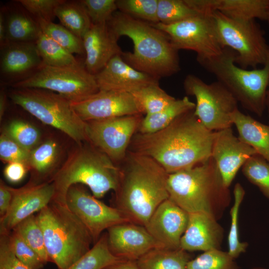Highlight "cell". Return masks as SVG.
I'll return each mask as SVG.
<instances>
[{"label": "cell", "mask_w": 269, "mask_h": 269, "mask_svg": "<svg viewBox=\"0 0 269 269\" xmlns=\"http://www.w3.org/2000/svg\"><path fill=\"white\" fill-rule=\"evenodd\" d=\"M0 269H29L15 256L10 247L8 234L0 235Z\"/></svg>", "instance_id": "bcb514c9"}, {"label": "cell", "mask_w": 269, "mask_h": 269, "mask_svg": "<svg viewBox=\"0 0 269 269\" xmlns=\"http://www.w3.org/2000/svg\"><path fill=\"white\" fill-rule=\"evenodd\" d=\"M12 231L18 234L46 264L49 262L45 248L43 231L36 215H32L19 223Z\"/></svg>", "instance_id": "836d02e7"}, {"label": "cell", "mask_w": 269, "mask_h": 269, "mask_svg": "<svg viewBox=\"0 0 269 269\" xmlns=\"http://www.w3.org/2000/svg\"><path fill=\"white\" fill-rule=\"evenodd\" d=\"M10 188L12 199L7 213L0 218V235L9 234L21 221L42 210L53 200L55 193L49 181H29L21 188Z\"/></svg>", "instance_id": "9a60e30c"}, {"label": "cell", "mask_w": 269, "mask_h": 269, "mask_svg": "<svg viewBox=\"0 0 269 269\" xmlns=\"http://www.w3.org/2000/svg\"><path fill=\"white\" fill-rule=\"evenodd\" d=\"M107 24L118 39L126 36L133 41V52H124L121 56L136 70L157 79L171 76L180 70L178 50L166 33L151 23L119 11L114 14Z\"/></svg>", "instance_id": "3957f363"}, {"label": "cell", "mask_w": 269, "mask_h": 269, "mask_svg": "<svg viewBox=\"0 0 269 269\" xmlns=\"http://www.w3.org/2000/svg\"><path fill=\"white\" fill-rule=\"evenodd\" d=\"M234 202L230 211L231 225L228 234V253L234 259L245 252L248 246L247 242L240 240L238 218L239 209L244 199L245 191L242 186L237 183L234 189Z\"/></svg>", "instance_id": "d590c367"}, {"label": "cell", "mask_w": 269, "mask_h": 269, "mask_svg": "<svg viewBox=\"0 0 269 269\" xmlns=\"http://www.w3.org/2000/svg\"><path fill=\"white\" fill-rule=\"evenodd\" d=\"M200 13L191 7L185 0H158L157 16L163 24H174Z\"/></svg>", "instance_id": "74e56055"}, {"label": "cell", "mask_w": 269, "mask_h": 269, "mask_svg": "<svg viewBox=\"0 0 269 269\" xmlns=\"http://www.w3.org/2000/svg\"><path fill=\"white\" fill-rule=\"evenodd\" d=\"M55 15L63 26L81 39L92 25L81 0H64L56 7Z\"/></svg>", "instance_id": "83f0119b"}, {"label": "cell", "mask_w": 269, "mask_h": 269, "mask_svg": "<svg viewBox=\"0 0 269 269\" xmlns=\"http://www.w3.org/2000/svg\"><path fill=\"white\" fill-rule=\"evenodd\" d=\"M42 64L35 41H8L1 46L0 70L3 74L12 77L30 75Z\"/></svg>", "instance_id": "603a6c76"}, {"label": "cell", "mask_w": 269, "mask_h": 269, "mask_svg": "<svg viewBox=\"0 0 269 269\" xmlns=\"http://www.w3.org/2000/svg\"><path fill=\"white\" fill-rule=\"evenodd\" d=\"M30 151L25 149L4 133L0 136V158L7 163L18 162L28 167ZM29 168V167H28Z\"/></svg>", "instance_id": "ee69618b"}, {"label": "cell", "mask_w": 269, "mask_h": 269, "mask_svg": "<svg viewBox=\"0 0 269 269\" xmlns=\"http://www.w3.org/2000/svg\"><path fill=\"white\" fill-rule=\"evenodd\" d=\"M238 137L269 162V125L263 124L237 109L232 116Z\"/></svg>", "instance_id": "d4e9b609"}, {"label": "cell", "mask_w": 269, "mask_h": 269, "mask_svg": "<svg viewBox=\"0 0 269 269\" xmlns=\"http://www.w3.org/2000/svg\"><path fill=\"white\" fill-rule=\"evenodd\" d=\"M158 0H117L120 11L134 18L151 24L158 22L157 9Z\"/></svg>", "instance_id": "f35d334b"}, {"label": "cell", "mask_w": 269, "mask_h": 269, "mask_svg": "<svg viewBox=\"0 0 269 269\" xmlns=\"http://www.w3.org/2000/svg\"><path fill=\"white\" fill-rule=\"evenodd\" d=\"M35 42L42 63L44 65L64 67L80 64L73 54L42 31Z\"/></svg>", "instance_id": "1f68e13d"}, {"label": "cell", "mask_w": 269, "mask_h": 269, "mask_svg": "<svg viewBox=\"0 0 269 269\" xmlns=\"http://www.w3.org/2000/svg\"><path fill=\"white\" fill-rule=\"evenodd\" d=\"M246 178L269 199V162L258 153L251 156L242 167Z\"/></svg>", "instance_id": "8d00e7d4"}, {"label": "cell", "mask_w": 269, "mask_h": 269, "mask_svg": "<svg viewBox=\"0 0 269 269\" xmlns=\"http://www.w3.org/2000/svg\"><path fill=\"white\" fill-rule=\"evenodd\" d=\"M64 0H19L17 1L27 11L36 17V21L42 20L52 22L55 17L56 7Z\"/></svg>", "instance_id": "f6af8a7d"}, {"label": "cell", "mask_w": 269, "mask_h": 269, "mask_svg": "<svg viewBox=\"0 0 269 269\" xmlns=\"http://www.w3.org/2000/svg\"><path fill=\"white\" fill-rule=\"evenodd\" d=\"M210 16L221 46L236 53L235 62L238 66L247 69L265 65L269 57V45L255 20H237L217 10Z\"/></svg>", "instance_id": "9c48e42d"}, {"label": "cell", "mask_w": 269, "mask_h": 269, "mask_svg": "<svg viewBox=\"0 0 269 269\" xmlns=\"http://www.w3.org/2000/svg\"><path fill=\"white\" fill-rule=\"evenodd\" d=\"M252 269H265V268H254Z\"/></svg>", "instance_id": "11a10c76"}, {"label": "cell", "mask_w": 269, "mask_h": 269, "mask_svg": "<svg viewBox=\"0 0 269 269\" xmlns=\"http://www.w3.org/2000/svg\"><path fill=\"white\" fill-rule=\"evenodd\" d=\"M183 87L187 95L195 97L194 114L207 129L216 132L232 127V116L238 109V102L221 83L217 81L207 84L188 74Z\"/></svg>", "instance_id": "8fae6325"}, {"label": "cell", "mask_w": 269, "mask_h": 269, "mask_svg": "<svg viewBox=\"0 0 269 269\" xmlns=\"http://www.w3.org/2000/svg\"><path fill=\"white\" fill-rule=\"evenodd\" d=\"M82 40L86 55L84 66L94 75L113 57L124 52L107 24H92Z\"/></svg>", "instance_id": "7402d4cb"}, {"label": "cell", "mask_w": 269, "mask_h": 269, "mask_svg": "<svg viewBox=\"0 0 269 269\" xmlns=\"http://www.w3.org/2000/svg\"><path fill=\"white\" fill-rule=\"evenodd\" d=\"M257 153L253 147L234 134L231 128L216 131L211 157L226 187H229L245 162Z\"/></svg>", "instance_id": "ac0fdd59"}, {"label": "cell", "mask_w": 269, "mask_h": 269, "mask_svg": "<svg viewBox=\"0 0 269 269\" xmlns=\"http://www.w3.org/2000/svg\"><path fill=\"white\" fill-rule=\"evenodd\" d=\"M266 107L269 116V89L268 90L267 93Z\"/></svg>", "instance_id": "f5cc1de1"}, {"label": "cell", "mask_w": 269, "mask_h": 269, "mask_svg": "<svg viewBox=\"0 0 269 269\" xmlns=\"http://www.w3.org/2000/svg\"><path fill=\"white\" fill-rule=\"evenodd\" d=\"M58 152V146L54 140L43 142L30 151L29 169L33 170L36 177L46 176L53 167Z\"/></svg>", "instance_id": "d6a6232c"}, {"label": "cell", "mask_w": 269, "mask_h": 269, "mask_svg": "<svg viewBox=\"0 0 269 269\" xmlns=\"http://www.w3.org/2000/svg\"><path fill=\"white\" fill-rule=\"evenodd\" d=\"M5 17L7 42H34L41 31L38 22L25 12L13 11Z\"/></svg>", "instance_id": "f1b7e54d"}, {"label": "cell", "mask_w": 269, "mask_h": 269, "mask_svg": "<svg viewBox=\"0 0 269 269\" xmlns=\"http://www.w3.org/2000/svg\"><path fill=\"white\" fill-rule=\"evenodd\" d=\"M186 269H238V266L228 252L215 249L204 252L191 260Z\"/></svg>", "instance_id": "ab89813d"}, {"label": "cell", "mask_w": 269, "mask_h": 269, "mask_svg": "<svg viewBox=\"0 0 269 269\" xmlns=\"http://www.w3.org/2000/svg\"><path fill=\"white\" fill-rule=\"evenodd\" d=\"M22 147L31 151L38 143L40 134L34 126L22 120L12 121L3 132Z\"/></svg>", "instance_id": "60d3db41"}, {"label": "cell", "mask_w": 269, "mask_h": 269, "mask_svg": "<svg viewBox=\"0 0 269 269\" xmlns=\"http://www.w3.org/2000/svg\"><path fill=\"white\" fill-rule=\"evenodd\" d=\"M66 204L86 227L94 244L104 230L116 225L131 222L120 210L105 204L90 194L79 184L73 185L69 188Z\"/></svg>", "instance_id": "5bb4252c"}, {"label": "cell", "mask_w": 269, "mask_h": 269, "mask_svg": "<svg viewBox=\"0 0 269 269\" xmlns=\"http://www.w3.org/2000/svg\"><path fill=\"white\" fill-rule=\"evenodd\" d=\"M121 260L110 251L105 232L88 252L67 269H105Z\"/></svg>", "instance_id": "f546056e"}, {"label": "cell", "mask_w": 269, "mask_h": 269, "mask_svg": "<svg viewBox=\"0 0 269 269\" xmlns=\"http://www.w3.org/2000/svg\"><path fill=\"white\" fill-rule=\"evenodd\" d=\"M10 247L16 258L29 269H41L45 263L23 239L12 231L8 234Z\"/></svg>", "instance_id": "b9f144b4"}, {"label": "cell", "mask_w": 269, "mask_h": 269, "mask_svg": "<svg viewBox=\"0 0 269 269\" xmlns=\"http://www.w3.org/2000/svg\"><path fill=\"white\" fill-rule=\"evenodd\" d=\"M211 13H200L178 22L165 25L160 22L151 24L169 37L178 50L195 51L197 60L219 55L223 48L218 39Z\"/></svg>", "instance_id": "7c38bea8"}, {"label": "cell", "mask_w": 269, "mask_h": 269, "mask_svg": "<svg viewBox=\"0 0 269 269\" xmlns=\"http://www.w3.org/2000/svg\"><path fill=\"white\" fill-rule=\"evenodd\" d=\"M81 2L94 25L107 24L118 9L115 0H83Z\"/></svg>", "instance_id": "7bdbcfd3"}, {"label": "cell", "mask_w": 269, "mask_h": 269, "mask_svg": "<svg viewBox=\"0 0 269 269\" xmlns=\"http://www.w3.org/2000/svg\"><path fill=\"white\" fill-rule=\"evenodd\" d=\"M28 169V167L23 163L10 162L5 167L3 173L8 181L15 183L23 179Z\"/></svg>", "instance_id": "7dc6e473"}, {"label": "cell", "mask_w": 269, "mask_h": 269, "mask_svg": "<svg viewBox=\"0 0 269 269\" xmlns=\"http://www.w3.org/2000/svg\"><path fill=\"white\" fill-rule=\"evenodd\" d=\"M6 107V96L3 90L0 93V119L1 120Z\"/></svg>", "instance_id": "816d5d0a"}, {"label": "cell", "mask_w": 269, "mask_h": 269, "mask_svg": "<svg viewBox=\"0 0 269 269\" xmlns=\"http://www.w3.org/2000/svg\"><path fill=\"white\" fill-rule=\"evenodd\" d=\"M236 53L225 47L218 56L197 60L213 74L246 110L261 117L266 109L269 85V57L262 68L248 70L235 62Z\"/></svg>", "instance_id": "52a82bcc"}, {"label": "cell", "mask_w": 269, "mask_h": 269, "mask_svg": "<svg viewBox=\"0 0 269 269\" xmlns=\"http://www.w3.org/2000/svg\"><path fill=\"white\" fill-rule=\"evenodd\" d=\"M266 21H267V22H268L269 24V0H268V8H267Z\"/></svg>", "instance_id": "db71d44e"}, {"label": "cell", "mask_w": 269, "mask_h": 269, "mask_svg": "<svg viewBox=\"0 0 269 269\" xmlns=\"http://www.w3.org/2000/svg\"><path fill=\"white\" fill-rule=\"evenodd\" d=\"M105 269H138L135 261L121 260Z\"/></svg>", "instance_id": "681fc988"}, {"label": "cell", "mask_w": 269, "mask_h": 269, "mask_svg": "<svg viewBox=\"0 0 269 269\" xmlns=\"http://www.w3.org/2000/svg\"><path fill=\"white\" fill-rule=\"evenodd\" d=\"M79 117L85 122L141 114L132 94L99 90L82 100L71 102Z\"/></svg>", "instance_id": "2e32d148"}, {"label": "cell", "mask_w": 269, "mask_h": 269, "mask_svg": "<svg viewBox=\"0 0 269 269\" xmlns=\"http://www.w3.org/2000/svg\"><path fill=\"white\" fill-rule=\"evenodd\" d=\"M188 214L187 228L180 240V249L186 252L220 249L224 230L217 220L204 212Z\"/></svg>", "instance_id": "44dd1931"}, {"label": "cell", "mask_w": 269, "mask_h": 269, "mask_svg": "<svg viewBox=\"0 0 269 269\" xmlns=\"http://www.w3.org/2000/svg\"><path fill=\"white\" fill-rule=\"evenodd\" d=\"M268 0H195L194 5L200 12L218 11L233 19L266 20Z\"/></svg>", "instance_id": "cb8c5ba5"}, {"label": "cell", "mask_w": 269, "mask_h": 269, "mask_svg": "<svg viewBox=\"0 0 269 269\" xmlns=\"http://www.w3.org/2000/svg\"><path fill=\"white\" fill-rule=\"evenodd\" d=\"M123 161L113 207L131 222L145 226L158 206L169 198L168 173L152 158L130 151Z\"/></svg>", "instance_id": "7a4b0ae2"}, {"label": "cell", "mask_w": 269, "mask_h": 269, "mask_svg": "<svg viewBox=\"0 0 269 269\" xmlns=\"http://www.w3.org/2000/svg\"><path fill=\"white\" fill-rule=\"evenodd\" d=\"M107 232L110 251L123 260L136 261L149 251L163 247L144 226L135 223L116 225Z\"/></svg>", "instance_id": "e0dca14e"}, {"label": "cell", "mask_w": 269, "mask_h": 269, "mask_svg": "<svg viewBox=\"0 0 269 269\" xmlns=\"http://www.w3.org/2000/svg\"><path fill=\"white\" fill-rule=\"evenodd\" d=\"M41 31L72 54L83 55L85 50L82 39L63 26L42 20L36 21Z\"/></svg>", "instance_id": "e575fe53"}, {"label": "cell", "mask_w": 269, "mask_h": 269, "mask_svg": "<svg viewBox=\"0 0 269 269\" xmlns=\"http://www.w3.org/2000/svg\"><path fill=\"white\" fill-rule=\"evenodd\" d=\"M195 104L188 97L175 100L163 110L146 115L142 118L137 131L142 134L159 131L169 126L177 117L195 108Z\"/></svg>", "instance_id": "484cf974"}, {"label": "cell", "mask_w": 269, "mask_h": 269, "mask_svg": "<svg viewBox=\"0 0 269 269\" xmlns=\"http://www.w3.org/2000/svg\"><path fill=\"white\" fill-rule=\"evenodd\" d=\"M169 198L188 213L204 212L217 220L231 196L212 157L193 167L168 174Z\"/></svg>", "instance_id": "277c9868"}, {"label": "cell", "mask_w": 269, "mask_h": 269, "mask_svg": "<svg viewBox=\"0 0 269 269\" xmlns=\"http://www.w3.org/2000/svg\"><path fill=\"white\" fill-rule=\"evenodd\" d=\"M7 42L6 38L5 17L4 10H1L0 14V46Z\"/></svg>", "instance_id": "f907efd6"}, {"label": "cell", "mask_w": 269, "mask_h": 269, "mask_svg": "<svg viewBox=\"0 0 269 269\" xmlns=\"http://www.w3.org/2000/svg\"><path fill=\"white\" fill-rule=\"evenodd\" d=\"M12 86L49 90L71 102L82 100L99 91L95 76L81 64L56 67L42 63L35 71L14 83Z\"/></svg>", "instance_id": "30bf717a"}, {"label": "cell", "mask_w": 269, "mask_h": 269, "mask_svg": "<svg viewBox=\"0 0 269 269\" xmlns=\"http://www.w3.org/2000/svg\"><path fill=\"white\" fill-rule=\"evenodd\" d=\"M215 136L216 132L207 129L193 110L180 115L159 131L136 134L129 151L152 158L171 174L193 167L211 157Z\"/></svg>", "instance_id": "6da1fadb"}, {"label": "cell", "mask_w": 269, "mask_h": 269, "mask_svg": "<svg viewBox=\"0 0 269 269\" xmlns=\"http://www.w3.org/2000/svg\"><path fill=\"white\" fill-rule=\"evenodd\" d=\"M12 102L43 123L67 134L78 145L88 141L87 124L62 95L37 88H15L9 94Z\"/></svg>", "instance_id": "ba28073f"}, {"label": "cell", "mask_w": 269, "mask_h": 269, "mask_svg": "<svg viewBox=\"0 0 269 269\" xmlns=\"http://www.w3.org/2000/svg\"><path fill=\"white\" fill-rule=\"evenodd\" d=\"M188 218V213L168 198L158 206L144 227L164 248L178 249Z\"/></svg>", "instance_id": "d6986e66"}, {"label": "cell", "mask_w": 269, "mask_h": 269, "mask_svg": "<svg viewBox=\"0 0 269 269\" xmlns=\"http://www.w3.org/2000/svg\"><path fill=\"white\" fill-rule=\"evenodd\" d=\"M44 237L49 261L58 269H67L94 244L83 223L66 204L53 200L36 215Z\"/></svg>", "instance_id": "8992f818"}, {"label": "cell", "mask_w": 269, "mask_h": 269, "mask_svg": "<svg viewBox=\"0 0 269 269\" xmlns=\"http://www.w3.org/2000/svg\"><path fill=\"white\" fill-rule=\"evenodd\" d=\"M99 90L132 92L158 79L138 71L127 63L121 55L113 57L95 75Z\"/></svg>", "instance_id": "ffe728a7"}, {"label": "cell", "mask_w": 269, "mask_h": 269, "mask_svg": "<svg viewBox=\"0 0 269 269\" xmlns=\"http://www.w3.org/2000/svg\"><path fill=\"white\" fill-rule=\"evenodd\" d=\"M131 94L140 113L145 115L163 110L175 100L162 89L158 83L148 84Z\"/></svg>", "instance_id": "4dcf8cb0"}, {"label": "cell", "mask_w": 269, "mask_h": 269, "mask_svg": "<svg viewBox=\"0 0 269 269\" xmlns=\"http://www.w3.org/2000/svg\"><path fill=\"white\" fill-rule=\"evenodd\" d=\"M90 144L78 145L48 180L54 187L53 200L66 204L68 190L77 184L88 186L97 199L102 198L111 190H117L120 180V167L106 154Z\"/></svg>", "instance_id": "5b68a950"}, {"label": "cell", "mask_w": 269, "mask_h": 269, "mask_svg": "<svg viewBox=\"0 0 269 269\" xmlns=\"http://www.w3.org/2000/svg\"><path fill=\"white\" fill-rule=\"evenodd\" d=\"M189 254L181 249L157 248L136 261L138 269H186L191 260Z\"/></svg>", "instance_id": "4316f807"}, {"label": "cell", "mask_w": 269, "mask_h": 269, "mask_svg": "<svg viewBox=\"0 0 269 269\" xmlns=\"http://www.w3.org/2000/svg\"><path fill=\"white\" fill-rule=\"evenodd\" d=\"M142 119L139 114L86 122L88 142L114 162L122 161Z\"/></svg>", "instance_id": "4fadbf2b"}, {"label": "cell", "mask_w": 269, "mask_h": 269, "mask_svg": "<svg viewBox=\"0 0 269 269\" xmlns=\"http://www.w3.org/2000/svg\"><path fill=\"white\" fill-rule=\"evenodd\" d=\"M12 193L10 187L0 180V218L7 212L11 205Z\"/></svg>", "instance_id": "c3c4849f"}]
</instances>
